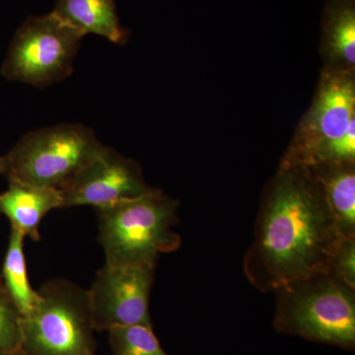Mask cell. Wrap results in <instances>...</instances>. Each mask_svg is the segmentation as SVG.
I'll list each match as a JSON object with an SVG mask.
<instances>
[{
  "instance_id": "6da1fadb",
  "label": "cell",
  "mask_w": 355,
  "mask_h": 355,
  "mask_svg": "<svg viewBox=\"0 0 355 355\" xmlns=\"http://www.w3.org/2000/svg\"><path fill=\"white\" fill-rule=\"evenodd\" d=\"M343 238L309 166L282 164L261 203L243 270L254 288L275 292L329 272Z\"/></svg>"
},
{
  "instance_id": "7a4b0ae2",
  "label": "cell",
  "mask_w": 355,
  "mask_h": 355,
  "mask_svg": "<svg viewBox=\"0 0 355 355\" xmlns=\"http://www.w3.org/2000/svg\"><path fill=\"white\" fill-rule=\"evenodd\" d=\"M273 327L279 334L354 350L355 288L324 272L280 287Z\"/></svg>"
},
{
  "instance_id": "3957f363",
  "label": "cell",
  "mask_w": 355,
  "mask_h": 355,
  "mask_svg": "<svg viewBox=\"0 0 355 355\" xmlns=\"http://www.w3.org/2000/svg\"><path fill=\"white\" fill-rule=\"evenodd\" d=\"M177 210V200L156 189L97 209L106 265L155 266L159 254L179 249Z\"/></svg>"
},
{
  "instance_id": "277c9868",
  "label": "cell",
  "mask_w": 355,
  "mask_h": 355,
  "mask_svg": "<svg viewBox=\"0 0 355 355\" xmlns=\"http://www.w3.org/2000/svg\"><path fill=\"white\" fill-rule=\"evenodd\" d=\"M37 293L36 304L21 324V355H94L88 291L57 279Z\"/></svg>"
},
{
  "instance_id": "5b68a950",
  "label": "cell",
  "mask_w": 355,
  "mask_h": 355,
  "mask_svg": "<svg viewBox=\"0 0 355 355\" xmlns=\"http://www.w3.org/2000/svg\"><path fill=\"white\" fill-rule=\"evenodd\" d=\"M102 146L94 132L79 123L40 128L0 156V175L60 191Z\"/></svg>"
},
{
  "instance_id": "8992f818",
  "label": "cell",
  "mask_w": 355,
  "mask_h": 355,
  "mask_svg": "<svg viewBox=\"0 0 355 355\" xmlns=\"http://www.w3.org/2000/svg\"><path fill=\"white\" fill-rule=\"evenodd\" d=\"M84 37L51 11L30 16L11 42L2 76L36 87L64 80L73 71L74 58Z\"/></svg>"
},
{
  "instance_id": "52a82bcc",
  "label": "cell",
  "mask_w": 355,
  "mask_h": 355,
  "mask_svg": "<svg viewBox=\"0 0 355 355\" xmlns=\"http://www.w3.org/2000/svg\"><path fill=\"white\" fill-rule=\"evenodd\" d=\"M155 275L153 266L105 265L89 289L95 331L119 327H153L149 299Z\"/></svg>"
},
{
  "instance_id": "ba28073f",
  "label": "cell",
  "mask_w": 355,
  "mask_h": 355,
  "mask_svg": "<svg viewBox=\"0 0 355 355\" xmlns=\"http://www.w3.org/2000/svg\"><path fill=\"white\" fill-rule=\"evenodd\" d=\"M153 189L144 182L135 161L103 146L60 191L64 209L93 207L99 209L139 197Z\"/></svg>"
},
{
  "instance_id": "9c48e42d",
  "label": "cell",
  "mask_w": 355,
  "mask_h": 355,
  "mask_svg": "<svg viewBox=\"0 0 355 355\" xmlns=\"http://www.w3.org/2000/svg\"><path fill=\"white\" fill-rule=\"evenodd\" d=\"M355 87L349 74L324 78L316 102L303 128L300 141L282 164L315 166L324 151L355 123Z\"/></svg>"
},
{
  "instance_id": "30bf717a",
  "label": "cell",
  "mask_w": 355,
  "mask_h": 355,
  "mask_svg": "<svg viewBox=\"0 0 355 355\" xmlns=\"http://www.w3.org/2000/svg\"><path fill=\"white\" fill-rule=\"evenodd\" d=\"M57 209H64L62 191L57 189L10 180L8 189L0 195V214L9 219L11 227L33 241L41 239L39 229L44 217Z\"/></svg>"
},
{
  "instance_id": "8fae6325",
  "label": "cell",
  "mask_w": 355,
  "mask_h": 355,
  "mask_svg": "<svg viewBox=\"0 0 355 355\" xmlns=\"http://www.w3.org/2000/svg\"><path fill=\"white\" fill-rule=\"evenodd\" d=\"M51 12L84 36L98 35L116 44L127 42L114 0H55Z\"/></svg>"
},
{
  "instance_id": "7c38bea8",
  "label": "cell",
  "mask_w": 355,
  "mask_h": 355,
  "mask_svg": "<svg viewBox=\"0 0 355 355\" xmlns=\"http://www.w3.org/2000/svg\"><path fill=\"white\" fill-rule=\"evenodd\" d=\"M343 237L355 236L354 163L309 166Z\"/></svg>"
},
{
  "instance_id": "4fadbf2b",
  "label": "cell",
  "mask_w": 355,
  "mask_h": 355,
  "mask_svg": "<svg viewBox=\"0 0 355 355\" xmlns=\"http://www.w3.org/2000/svg\"><path fill=\"white\" fill-rule=\"evenodd\" d=\"M324 38L329 53L343 64L355 62V1L327 0Z\"/></svg>"
},
{
  "instance_id": "5bb4252c",
  "label": "cell",
  "mask_w": 355,
  "mask_h": 355,
  "mask_svg": "<svg viewBox=\"0 0 355 355\" xmlns=\"http://www.w3.org/2000/svg\"><path fill=\"white\" fill-rule=\"evenodd\" d=\"M25 238L20 231L11 227L1 275L4 286L19 309L22 319L31 312L38 298V293L32 288L28 277Z\"/></svg>"
},
{
  "instance_id": "9a60e30c",
  "label": "cell",
  "mask_w": 355,
  "mask_h": 355,
  "mask_svg": "<svg viewBox=\"0 0 355 355\" xmlns=\"http://www.w3.org/2000/svg\"><path fill=\"white\" fill-rule=\"evenodd\" d=\"M112 355H168L162 349L153 327L135 324L109 331Z\"/></svg>"
},
{
  "instance_id": "2e32d148",
  "label": "cell",
  "mask_w": 355,
  "mask_h": 355,
  "mask_svg": "<svg viewBox=\"0 0 355 355\" xmlns=\"http://www.w3.org/2000/svg\"><path fill=\"white\" fill-rule=\"evenodd\" d=\"M22 315L0 275V352L21 355Z\"/></svg>"
},
{
  "instance_id": "e0dca14e",
  "label": "cell",
  "mask_w": 355,
  "mask_h": 355,
  "mask_svg": "<svg viewBox=\"0 0 355 355\" xmlns=\"http://www.w3.org/2000/svg\"><path fill=\"white\" fill-rule=\"evenodd\" d=\"M330 270L355 288V236L343 237L331 258Z\"/></svg>"
},
{
  "instance_id": "ac0fdd59",
  "label": "cell",
  "mask_w": 355,
  "mask_h": 355,
  "mask_svg": "<svg viewBox=\"0 0 355 355\" xmlns=\"http://www.w3.org/2000/svg\"><path fill=\"white\" fill-rule=\"evenodd\" d=\"M0 355H20V354H7V352H0Z\"/></svg>"
}]
</instances>
